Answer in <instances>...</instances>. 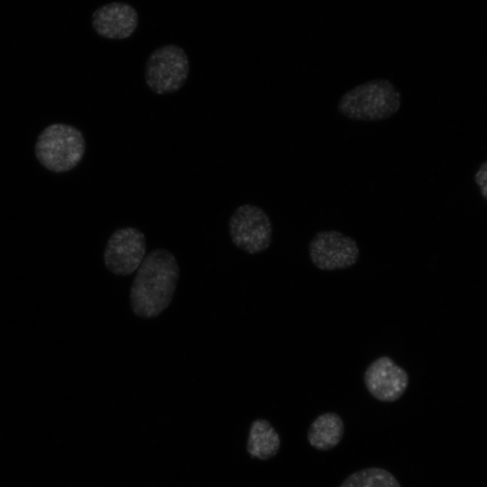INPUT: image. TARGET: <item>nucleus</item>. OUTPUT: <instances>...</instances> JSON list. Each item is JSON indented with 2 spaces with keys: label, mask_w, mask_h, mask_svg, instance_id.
Wrapping results in <instances>:
<instances>
[{
  "label": "nucleus",
  "mask_w": 487,
  "mask_h": 487,
  "mask_svg": "<svg viewBox=\"0 0 487 487\" xmlns=\"http://www.w3.org/2000/svg\"><path fill=\"white\" fill-rule=\"evenodd\" d=\"M179 278V268L172 253L164 248L151 251L137 269L130 288L133 313L144 319L161 315L172 301Z\"/></svg>",
  "instance_id": "obj_1"
},
{
  "label": "nucleus",
  "mask_w": 487,
  "mask_h": 487,
  "mask_svg": "<svg viewBox=\"0 0 487 487\" xmlns=\"http://www.w3.org/2000/svg\"><path fill=\"white\" fill-rule=\"evenodd\" d=\"M401 94L384 78L372 79L345 92L337 103L343 116L361 122H377L394 115L400 108Z\"/></svg>",
  "instance_id": "obj_2"
},
{
  "label": "nucleus",
  "mask_w": 487,
  "mask_h": 487,
  "mask_svg": "<svg viewBox=\"0 0 487 487\" xmlns=\"http://www.w3.org/2000/svg\"><path fill=\"white\" fill-rule=\"evenodd\" d=\"M35 156L48 170L62 173L74 169L84 157L86 142L79 129L56 123L47 126L35 142Z\"/></svg>",
  "instance_id": "obj_3"
},
{
  "label": "nucleus",
  "mask_w": 487,
  "mask_h": 487,
  "mask_svg": "<svg viewBox=\"0 0 487 487\" xmlns=\"http://www.w3.org/2000/svg\"><path fill=\"white\" fill-rule=\"evenodd\" d=\"M189 74V60L185 50L175 44H166L151 52L144 65L147 87L157 95L179 91Z\"/></svg>",
  "instance_id": "obj_4"
},
{
  "label": "nucleus",
  "mask_w": 487,
  "mask_h": 487,
  "mask_svg": "<svg viewBox=\"0 0 487 487\" xmlns=\"http://www.w3.org/2000/svg\"><path fill=\"white\" fill-rule=\"evenodd\" d=\"M232 243L240 250L257 254L269 248L272 239V225L267 213L258 206H239L229 219Z\"/></svg>",
  "instance_id": "obj_5"
},
{
  "label": "nucleus",
  "mask_w": 487,
  "mask_h": 487,
  "mask_svg": "<svg viewBox=\"0 0 487 487\" xmlns=\"http://www.w3.org/2000/svg\"><path fill=\"white\" fill-rule=\"evenodd\" d=\"M146 238L136 227L116 229L108 238L104 250L106 269L117 276L133 273L145 257Z\"/></svg>",
  "instance_id": "obj_6"
},
{
  "label": "nucleus",
  "mask_w": 487,
  "mask_h": 487,
  "mask_svg": "<svg viewBox=\"0 0 487 487\" xmlns=\"http://www.w3.org/2000/svg\"><path fill=\"white\" fill-rule=\"evenodd\" d=\"M308 253L317 269L335 271L355 264L360 249L352 237L336 230H322L310 240Z\"/></svg>",
  "instance_id": "obj_7"
},
{
  "label": "nucleus",
  "mask_w": 487,
  "mask_h": 487,
  "mask_svg": "<svg viewBox=\"0 0 487 487\" xmlns=\"http://www.w3.org/2000/svg\"><path fill=\"white\" fill-rule=\"evenodd\" d=\"M369 393L377 400L393 402L399 400L409 386V376L405 369L391 357L383 355L372 362L363 374Z\"/></svg>",
  "instance_id": "obj_8"
},
{
  "label": "nucleus",
  "mask_w": 487,
  "mask_h": 487,
  "mask_svg": "<svg viewBox=\"0 0 487 487\" xmlns=\"http://www.w3.org/2000/svg\"><path fill=\"white\" fill-rule=\"evenodd\" d=\"M91 23L96 32L109 40H124L138 27L139 15L133 6L124 2L106 4L92 14Z\"/></svg>",
  "instance_id": "obj_9"
},
{
  "label": "nucleus",
  "mask_w": 487,
  "mask_h": 487,
  "mask_svg": "<svg viewBox=\"0 0 487 487\" xmlns=\"http://www.w3.org/2000/svg\"><path fill=\"white\" fill-rule=\"evenodd\" d=\"M344 434L345 425L342 418L335 412H326L311 422L307 439L314 448L329 451L340 443Z\"/></svg>",
  "instance_id": "obj_10"
},
{
  "label": "nucleus",
  "mask_w": 487,
  "mask_h": 487,
  "mask_svg": "<svg viewBox=\"0 0 487 487\" xmlns=\"http://www.w3.org/2000/svg\"><path fill=\"white\" fill-rule=\"evenodd\" d=\"M280 447V436L267 419L257 418L252 422L246 444L247 453L252 457L271 459L278 454Z\"/></svg>",
  "instance_id": "obj_11"
},
{
  "label": "nucleus",
  "mask_w": 487,
  "mask_h": 487,
  "mask_svg": "<svg viewBox=\"0 0 487 487\" xmlns=\"http://www.w3.org/2000/svg\"><path fill=\"white\" fill-rule=\"evenodd\" d=\"M339 487H401L397 478L381 467H368L348 475Z\"/></svg>",
  "instance_id": "obj_12"
},
{
  "label": "nucleus",
  "mask_w": 487,
  "mask_h": 487,
  "mask_svg": "<svg viewBox=\"0 0 487 487\" xmlns=\"http://www.w3.org/2000/svg\"><path fill=\"white\" fill-rule=\"evenodd\" d=\"M482 195L487 200V161L483 162L475 175Z\"/></svg>",
  "instance_id": "obj_13"
}]
</instances>
